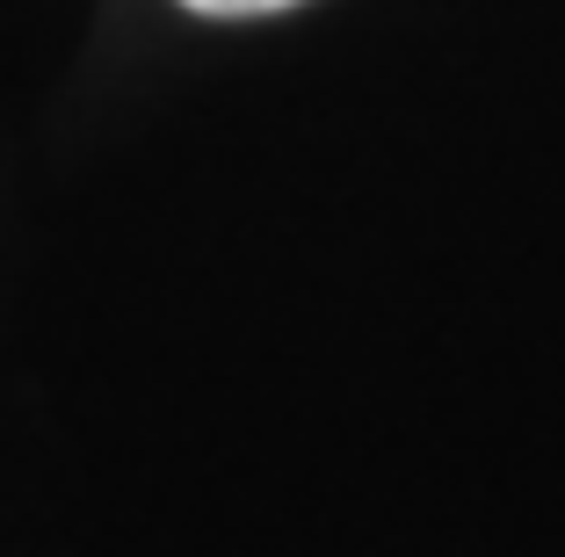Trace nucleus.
Here are the masks:
<instances>
[{
    "mask_svg": "<svg viewBox=\"0 0 565 557\" xmlns=\"http://www.w3.org/2000/svg\"><path fill=\"white\" fill-rule=\"evenodd\" d=\"M182 8H196V15H282V8H305V0H182Z\"/></svg>",
    "mask_w": 565,
    "mask_h": 557,
    "instance_id": "f257e3e1",
    "label": "nucleus"
}]
</instances>
